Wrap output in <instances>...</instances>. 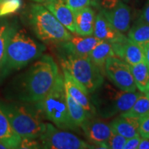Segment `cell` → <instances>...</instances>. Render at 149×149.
<instances>
[{
  "label": "cell",
  "mask_w": 149,
  "mask_h": 149,
  "mask_svg": "<svg viewBox=\"0 0 149 149\" xmlns=\"http://www.w3.org/2000/svg\"><path fill=\"white\" fill-rule=\"evenodd\" d=\"M59 74L53 57L42 55L7 84L3 91L5 98L8 101L37 103L50 92Z\"/></svg>",
  "instance_id": "6da1fadb"
},
{
  "label": "cell",
  "mask_w": 149,
  "mask_h": 149,
  "mask_svg": "<svg viewBox=\"0 0 149 149\" xmlns=\"http://www.w3.org/2000/svg\"><path fill=\"white\" fill-rule=\"evenodd\" d=\"M45 51L43 43L35 40L24 30L16 29L7 46L0 80L37 60Z\"/></svg>",
  "instance_id": "7a4b0ae2"
},
{
  "label": "cell",
  "mask_w": 149,
  "mask_h": 149,
  "mask_svg": "<svg viewBox=\"0 0 149 149\" xmlns=\"http://www.w3.org/2000/svg\"><path fill=\"white\" fill-rule=\"evenodd\" d=\"M0 108L22 138L39 139L46 129L44 117L36 103L0 101Z\"/></svg>",
  "instance_id": "3957f363"
},
{
  "label": "cell",
  "mask_w": 149,
  "mask_h": 149,
  "mask_svg": "<svg viewBox=\"0 0 149 149\" xmlns=\"http://www.w3.org/2000/svg\"><path fill=\"white\" fill-rule=\"evenodd\" d=\"M44 119L58 128L79 132V127L70 118L66 102L64 76L59 73L53 87L42 100L36 103Z\"/></svg>",
  "instance_id": "277c9868"
},
{
  "label": "cell",
  "mask_w": 149,
  "mask_h": 149,
  "mask_svg": "<svg viewBox=\"0 0 149 149\" xmlns=\"http://www.w3.org/2000/svg\"><path fill=\"white\" fill-rule=\"evenodd\" d=\"M93 103L97 113L103 118H111L122 115L133 107L141 93L120 90L109 83H103L95 91Z\"/></svg>",
  "instance_id": "5b68a950"
},
{
  "label": "cell",
  "mask_w": 149,
  "mask_h": 149,
  "mask_svg": "<svg viewBox=\"0 0 149 149\" xmlns=\"http://www.w3.org/2000/svg\"><path fill=\"white\" fill-rule=\"evenodd\" d=\"M29 22L33 33L44 43L61 44L69 40L72 36L68 30L44 5H31Z\"/></svg>",
  "instance_id": "8992f818"
},
{
  "label": "cell",
  "mask_w": 149,
  "mask_h": 149,
  "mask_svg": "<svg viewBox=\"0 0 149 149\" xmlns=\"http://www.w3.org/2000/svg\"><path fill=\"white\" fill-rule=\"evenodd\" d=\"M59 59L62 69L69 72L89 93H94L104 82L103 71L89 57L64 53L59 56Z\"/></svg>",
  "instance_id": "52a82bcc"
},
{
  "label": "cell",
  "mask_w": 149,
  "mask_h": 149,
  "mask_svg": "<svg viewBox=\"0 0 149 149\" xmlns=\"http://www.w3.org/2000/svg\"><path fill=\"white\" fill-rule=\"evenodd\" d=\"M42 148L45 149H86L94 146L88 144L66 130L57 128L53 124H46V129L39 138Z\"/></svg>",
  "instance_id": "ba28073f"
},
{
  "label": "cell",
  "mask_w": 149,
  "mask_h": 149,
  "mask_svg": "<svg viewBox=\"0 0 149 149\" xmlns=\"http://www.w3.org/2000/svg\"><path fill=\"white\" fill-rule=\"evenodd\" d=\"M104 72L117 88L128 92L137 91L130 65L120 57L115 55L109 57L104 66Z\"/></svg>",
  "instance_id": "9c48e42d"
},
{
  "label": "cell",
  "mask_w": 149,
  "mask_h": 149,
  "mask_svg": "<svg viewBox=\"0 0 149 149\" xmlns=\"http://www.w3.org/2000/svg\"><path fill=\"white\" fill-rule=\"evenodd\" d=\"M84 135L93 146L100 148H107L106 143L111 135L112 128L110 124L100 119L88 117L80 126Z\"/></svg>",
  "instance_id": "30bf717a"
},
{
  "label": "cell",
  "mask_w": 149,
  "mask_h": 149,
  "mask_svg": "<svg viewBox=\"0 0 149 149\" xmlns=\"http://www.w3.org/2000/svg\"><path fill=\"white\" fill-rule=\"evenodd\" d=\"M62 70L65 89L66 92L76 102L82 106L91 117L94 116L96 111L89 97L88 91L81 84L76 81L67 70L65 69H62Z\"/></svg>",
  "instance_id": "8fae6325"
},
{
  "label": "cell",
  "mask_w": 149,
  "mask_h": 149,
  "mask_svg": "<svg viewBox=\"0 0 149 149\" xmlns=\"http://www.w3.org/2000/svg\"><path fill=\"white\" fill-rule=\"evenodd\" d=\"M115 56L120 57L130 66L137 64L144 60L142 46L139 45L128 37L112 44Z\"/></svg>",
  "instance_id": "7c38bea8"
},
{
  "label": "cell",
  "mask_w": 149,
  "mask_h": 149,
  "mask_svg": "<svg viewBox=\"0 0 149 149\" xmlns=\"http://www.w3.org/2000/svg\"><path fill=\"white\" fill-rule=\"evenodd\" d=\"M102 12L110 24L119 32L125 33L129 31L131 12L130 7L126 3L119 1L113 7L104 9Z\"/></svg>",
  "instance_id": "4fadbf2b"
},
{
  "label": "cell",
  "mask_w": 149,
  "mask_h": 149,
  "mask_svg": "<svg viewBox=\"0 0 149 149\" xmlns=\"http://www.w3.org/2000/svg\"><path fill=\"white\" fill-rule=\"evenodd\" d=\"M100 41L91 35H72L69 40L61 43V47L64 53L88 57L91 52Z\"/></svg>",
  "instance_id": "5bb4252c"
},
{
  "label": "cell",
  "mask_w": 149,
  "mask_h": 149,
  "mask_svg": "<svg viewBox=\"0 0 149 149\" xmlns=\"http://www.w3.org/2000/svg\"><path fill=\"white\" fill-rule=\"evenodd\" d=\"M93 35L98 40L109 42L111 44L122 41L126 37L123 33L117 31L110 24L102 11L95 17Z\"/></svg>",
  "instance_id": "9a60e30c"
},
{
  "label": "cell",
  "mask_w": 149,
  "mask_h": 149,
  "mask_svg": "<svg viewBox=\"0 0 149 149\" xmlns=\"http://www.w3.org/2000/svg\"><path fill=\"white\" fill-rule=\"evenodd\" d=\"M59 22L71 33H75L74 11L67 6L64 0H55L44 4Z\"/></svg>",
  "instance_id": "2e32d148"
},
{
  "label": "cell",
  "mask_w": 149,
  "mask_h": 149,
  "mask_svg": "<svg viewBox=\"0 0 149 149\" xmlns=\"http://www.w3.org/2000/svg\"><path fill=\"white\" fill-rule=\"evenodd\" d=\"M139 124L140 119L138 117L120 115L112 121L110 125L113 131L129 139L139 135Z\"/></svg>",
  "instance_id": "e0dca14e"
},
{
  "label": "cell",
  "mask_w": 149,
  "mask_h": 149,
  "mask_svg": "<svg viewBox=\"0 0 149 149\" xmlns=\"http://www.w3.org/2000/svg\"><path fill=\"white\" fill-rule=\"evenodd\" d=\"M75 33L82 36L92 35L94 31L95 14L90 7L74 12Z\"/></svg>",
  "instance_id": "ac0fdd59"
},
{
  "label": "cell",
  "mask_w": 149,
  "mask_h": 149,
  "mask_svg": "<svg viewBox=\"0 0 149 149\" xmlns=\"http://www.w3.org/2000/svg\"><path fill=\"white\" fill-rule=\"evenodd\" d=\"M0 141L9 148H19L22 137L18 135L9 122L8 117L0 108Z\"/></svg>",
  "instance_id": "d6986e66"
},
{
  "label": "cell",
  "mask_w": 149,
  "mask_h": 149,
  "mask_svg": "<svg viewBox=\"0 0 149 149\" xmlns=\"http://www.w3.org/2000/svg\"><path fill=\"white\" fill-rule=\"evenodd\" d=\"M114 55L111 43L100 41L91 52L88 57L93 63L104 72V66L107 59Z\"/></svg>",
  "instance_id": "ffe728a7"
},
{
  "label": "cell",
  "mask_w": 149,
  "mask_h": 149,
  "mask_svg": "<svg viewBox=\"0 0 149 149\" xmlns=\"http://www.w3.org/2000/svg\"><path fill=\"white\" fill-rule=\"evenodd\" d=\"M137 88L141 93L149 86V67L144 60L130 66Z\"/></svg>",
  "instance_id": "44dd1931"
},
{
  "label": "cell",
  "mask_w": 149,
  "mask_h": 149,
  "mask_svg": "<svg viewBox=\"0 0 149 149\" xmlns=\"http://www.w3.org/2000/svg\"><path fill=\"white\" fill-rule=\"evenodd\" d=\"M128 37L139 45L149 42V24L139 18L128 31Z\"/></svg>",
  "instance_id": "7402d4cb"
},
{
  "label": "cell",
  "mask_w": 149,
  "mask_h": 149,
  "mask_svg": "<svg viewBox=\"0 0 149 149\" xmlns=\"http://www.w3.org/2000/svg\"><path fill=\"white\" fill-rule=\"evenodd\" d=\"M66 102L70 118L74 124L80 128V126L88 117H91L88 112L84 109L81 104L78 103L66 92Z\"/></svg>",
  "instance_id": "603a6c76"
},
{
  "label": "cell",
  "mask_w": 149,
  "mask_h": 149,
  "mask_svg": "<svg viewBox=\"0 0 149 149\" xmlns=\"http://www.w3.org/2000/svg\"><path fill=\"white\" fill-rule=\"evenodd\" d=\"M16 27L8 22H0V74L4 63L7 46Z\"/></svg>",
  "instance_id": "cb8c5ba5"
},
{
  "label": "cell",
  "mask_w": 149,
  "mask_h": 149,
  "mask_svg": "<svg viewBox=\"0 0 149 149\" xmlns=\"http://www.w3.org/2000/svg\"><path fill=\"white\" fill-rule=\"evenodd\" d=\"M149 114V98L145 95H141L136 100L135 103L130 109L126 113L122 114L125 116L138 117L141 119Z\"/></svg>",
  "instance_id": "d4e9b609"
},
{
  "label": "cell",
  "mask_w": 149,
  "mask_h": 149,
  "mask_svg": "<svg viewBox=\"0 0 149 149\" xmlns=\"http://www.w3.org/2000/svg\"><path fill=\"white\" fill-rule=\"evenodd\" d=\"M22 5V0H0V17L15 13Z\"/></svg>",
  "instance_id": "484cf974"
},
{
  "label": "cell",
  "mask_w": 149,
  "mask_h": 149,
  "mask_svg": "<svg viewBox=\"0 0 149 149\" xmlns=\"http://www.w3.org/2000/svg\"><path fill=\"white\" fill-rule=\"evenodd\" d=\"M127 139L124 136L117 133L116 132H112L111 135L108 139L106 145L107 148L111 149H124V146L125 145Z\"/></svg>",
  "instance_id": "4316f807"
},
{
  "label": "cell",
  "mask_w": 149,
  "mask_h": 149,
  "mask_svg": "<svg viewBox=\"0 0 149 149\" xmlns=\"http://www.w3.org/2000/svg\"><path fill=\"white\" fill-rule=\"evenodd\" d=\"M19 148L22 149H37L42 148V146L39 139L22 138Z\"/></svg>",
  "instance_id": "83f0119b"
},
{
  "label": "cell",
  "mask_w": 149,
  "mask_h": 149,
  "mask_svg": "<svg viewBox=\"0 0 149 149\" xmlns=\"http://www.w3.org/2000/svg\"><path fill=\"white\" fill-rule=\"evenodd\" d=\"M67 6L74 12L84 8L90 5L91 0H64Z\"/></svg>",
  "instance_id": "f1b7e54d"
},
{
  "label": "cell",
  "mask_w": 149,
  "mask_h": 149,
  "mask_svg": "<svg viewBox=\"0 0 149 149\" xmlns=\"http://www.w3.org/2000/svg\"><path fill=\"white\" fill-rule=\"evenodd\" d=\"M139 134L141 137L149 138V114L140 119Z\"/></svg>",
  "instance_id": "f546056e"
},
{
  "label": "cell",
  "mask_w": 149,
  "mask_h": 149,
  "mask_svg": "<svg viewBox=\"0 0 149 149\" xmlns=\"http://www.w3.org/2000/svg\"><path fill=\"white\" fill-rule=\"evenodd\" d=\"M141 140V136L137 135L131 138L127 139L125 145L124 146V149H136L138 148Z\"/></svg>",
  "instance_id": "4dcf8cb0"
},
{
  "label": "cell",
  "mask_w": 149,
  "mask_h": 149,
  "mask_svg": "<svg viewBox=\"0 0 149 149\" xmlns=\"http://www.w3.org/2000/svg\"><path fill=\"white\" fill-rule=\"evenodd\" d=\"M140 19H141L143 21L146 22V23L149 24V0L147 1L146 5H145L144 9H143Z\"/></svg>",
  "instance_id": "1f68e13d"
},
{
  "label": "cell",
  "mask_w": 149,
  "mask_h": 149,
  "mask_svg": "<svg viewBox=\"0 0 149 149\" xmlns=\"http://www.w3.org/2000/svg\"><path fill=\"white\" fill-rule=\"evenodd\" d=\"M143 48V51H144V61L149 67V42L144 44V45L141 46Z\"/></svg>",
  "instance_id": "d6a6232c"
},
{
  "label": "cell",
  "mask_w": 149,
  "mask_h": 149,
  "mask_svg": "<svg viewBox=\"0 0 149 149\" xmlns=\"http://www.w3.org/2000/svg\"><path fill=\"white\" fill-rule=\"evenodd\" d=\"M138 149H149V138L141 137L138 146Z\"/></svg>",
  "instance_id": "836d02e7"
},
{
  "label": "cell",
  "mask_w": 149,
  "mask_h": 149,
  "mask_svg": "<svg viewBox=\"0 0 149 149\" xmlns=\"http://www.w3.org/2000/svg\"><path fill=\"white\" fill-rule=\"evenodd\" d=\"M119 0H104L103 6L104 9H109L113 7L118 2Z\"/></svg>",
  "instance_id": "e575fe53"
},
{
  "label": "cell",
  "mask_w": 149,
  "mask_h": 149,
  "mask_svg": "<svg viewBox=\"0 0 149 149\" xmlns=\"http://www.w3.org/2000/svg\"><path fill=\"white\" fill-rule=\"evenodd\" d=\"M31 1H35V2L40 3H43V4H44V3L51 2V1H55V0H31Z\"/></svg>",
  "instance_id": "d590c367"
},
{
  "label": "cell",
  "mask_w": 149,
  "mask_h": 149,
  "mask_svg": "<svg viewBox=\"0 0 149 149\" xmlns=\"http://www.w3.org/2000/svg\"><path fill=\"white\" fill-rule=\"evenodd\" d=\"M8 149L9 148V147L7 146L6 144H5L4 143H3L2 141H0V149Z\"/></svg>",
  "instance_id": "8d00e7d4"
},
{
  "label": "cell",
  "mask_w": 149,
  "mask_h": 149,
  "mask_svg": "<svg viewBox=\"0 0 149 149\" xmlns=\"http://www.w3.org/2000/svg\"><path fill=\"white\" fill-rule=\"evenodd\" d=\"M144 93V94L147 97L149 98V86L144 91V93Z\"/></svg>",
  "instance_id": "74e56055"
},
{
  "label": "cell",
  "mask_w": 149,
  "mask_h": 149,
  "mask_svg": "<svg viewBox=\"0 0 149 149\" xmlns=\"http://www.w3.org/2000/svg\"><path fill=\"white\" fill-rule=\"evenodd\" d=\"M125 1H128V0H125Z\"/></svg>",
  "instance_id": "f35d334b"
}]
</instances>
